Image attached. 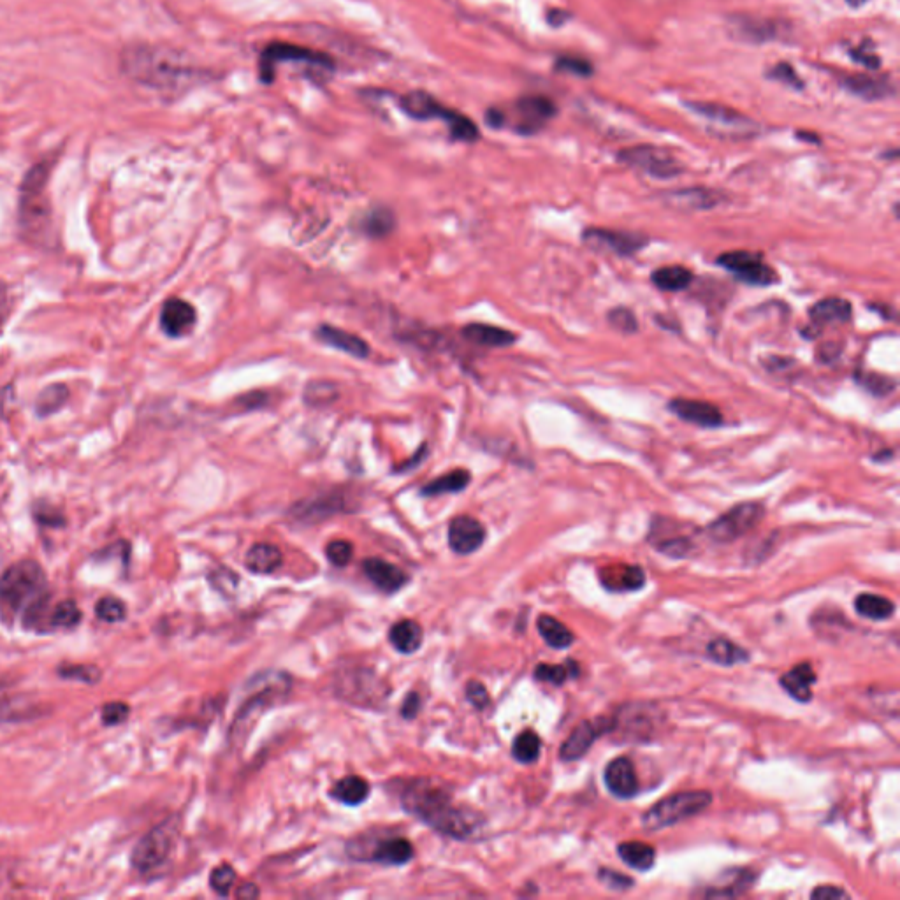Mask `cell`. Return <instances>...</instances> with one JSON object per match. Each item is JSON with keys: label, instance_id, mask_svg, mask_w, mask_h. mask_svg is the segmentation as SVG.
<instances>
[{"label": "cell", "instance_id": "obj_1", "mask_svg": "<svg viewBox=\"0 0 900 900\" xmlns=\"http://www.w3.org/2000/svg\"><path fill=\"white\" fill-rule=\"evenodd\" d=\"M401 804L408 813L435 828L436 832L459 841L472 839L473 834L482 827L479 813L468 807L454 806L452 793L428 777L412 779L405 784Z\"/></svg>", "mask_w": 900, "mask_h": 900}, {"label": "cell", "instance_id": "obj_2", "mask_svg": "<svg viewBox=\"0 0 900 900\" xmlns=\"http://www.w3.org/2000/svg\"><path fill=\"white\" fill-rule=\"evenodd\" d=\"M0 610L6 617L20 619L36 632H48L50 588L39 563L25 559L9 567L0 577Z\"/></svg>", "mask_w": 900, "mask_h": 900}, {"label": "cell", "instance_id": "obj_3", "mask_svg": "<svg viewBox=\"0 0 900 900\" xmlns=\"http://www.w3.org/2000/svg\"><path fill=\"white\" fill-rule=\"evenodd\" d=\"M122 69L132 80L157 90L180 87L189 74V69L171 53L145 44L124 51Z\"/></svg>", "mask_w": 900, "mask_h": 900}, {"label": "cell", "instance_id": "obj_4", "mask_svg": "<svg viewBox=\"0 0 900 900\" xmlns=\"http://www.w3.org/2000/svg\"><path fill=\"white\" fill-rule=\"evenodd\" d=\"M51 162L43 160L30 169L20 187V227L30 240H39L51 229V206L48 199Z\"/></svg>", "mask_w": 900, "mask_h": 900}, {"label": "cell", "instance_id": "obj_5", "mask_svg": "<svg viewBox=\"0 0 900 900\" xmlns=\"http://www.w3.org/2000/svg\"><path fill=\"white\" fill-rule=\"evenodd\" d=\"M400 106L408 117L415 120H442L449 127L450 136L456 141L472 143L479 138V129L470 118L459 111L447 108L426 92H410L401 97Z\"/></svg>", "mask_w": 900, "mask_h": 900}, {"label": "cell", "instance_id": "obj_6", "mask_svg": "<svg viewBox=\"0 0 900 900\" xmlns=\"http://www.w3.org/2000/svg\"><path fill=\"white\" fill-rule=\"evenodd\" d=\"M712 804V793L697 790V792H683L670 795L667 799L656 802L647 813L642 816V827L649 832L663 830L672 827L684 820H690L697 814L704 813Z\"/></svg>", "mask_w": 900, "mask_h": 900}, {"label": "cell", "instance_id": "obj_7", "mask_svg": "<svg viewBox=\"0 0 900 900\" xmlns=\"http://www.w3.org/2000/svg\"><path fill=\"white\" fill-rule=\"evenodd\" d=\"M176 837L175 820H167L150 830L132 851L131 864L139 874H148L166 862Z\"/></svg>", "mask_w": 900, "mask_h": 900}, {"label": "cell", "instance_id": "obj_8", "mask_svg": "<svg viewBox=\"0 0 900 900\" xmlns=\"http://www.w3.org/2000/svg\"><path fill=\"white\" fill-rule=\"evenodd\" d=\"M763 516H765V509H763L762 503H758V501L739 503V505H735L734 509L728 510L714 523L709 524L705 533H707V537L718 544H730L753 530L756 524L762 521Z\"/></svg>", "mask_w": 900, "mask_h": 900}, {"label": "cell", "instance_id": "obj_9", "mask_svg": "<svg viewBox=\"0 0 900 900\" xmlns=\"http://www.w3.org/2000/svg\"><path fill=\"white\" fill-rule=\"evenodd\" d=\"M282 62H301L306 66H315L319 69H333L334 62L331 57H327L320 51L310 50L305 46L291 43H273L264 48L259 62V74L264 83H271L275 80L276 67Z\"/></svg>", "mask_w": 900, "mask_h": 900}, {"label": "cell", "instance_id": "obj_10", "mask_svg": "<svg viewBox=\"0 0 900 900\" xmlns=\"http://www.w3.org/2000/svg\"><path fill=\"white\" fill-rule=\"evenodd\" d=\"M716 262L744 284L769 287L777 282L776 271L770 268L769 264H765L762 255L755 254V252H748V250L726 252V254L719 255Z\"/></svg>", "mask_w": 900, "mask_h": 900}, {"label": "cell", "instance_id": "obj_11", "mask_svg": "<svg viewBox=\"0 0 900 900\" xmlns=\"http://www.w3.org/2000/svg\"><path fill=\"white\" fill-rule=\"evenodd\" d=\"M336 691L343 700L354 702V705H371V707L384 702L385 697L391 693L389 686H385L382 679H378L371 670L363 668L340 675Z\"/></svg>", "mask_w": 900, "mask_h": 900}, {"label": "cell", "instance_id": "obj_12", "mask_svg": "<svg viewBox=\"0 0 900 900\" xmlns=\"http://www.w3.org/2000/svg\"><path fill=\"white\" fill-rule=\"evenodd\" d=\"M617 159L623 164L637 167L653 178L668 180L683 173V166L670 153L656 146H635L617 153Z\"/></svg>", "mask_w": 900, "mask_h": 900}, {"label": "cell", "instance_id": "obj_13", "mask_svg": "<svg viewBox=\"0 0 900 900\" xmlns=\"http://www.w3.org/2000/svg\"><path fill=\"white\" fill-rule=\"evenodd\" d=\"M269 681H271V675H268V681H266L268 684L255 688L257 691L252 695V698L248 700L247 704L241 707V711L238 712L234 725L231 726V734H245V730H248V728L252 726V723L255 721V716H257L259 712L266 711L268 707L275 704L278 698L291 690V679L285 674H276L275 677H273V683H269Z\"/></svg>", "mask_w": 900, "mask_h": 900}, {"label": "cell", "instance_id": "obj_14", "mask_svg": "<svg viewBox=\"0 0 900 900\" xmlns=\"http://www.w3.org/2000/svg\"><path fill=\"white\" fill-rule=\"evenodd\" d=\"M582 240L586 245L595 250L610 252L619 257H630L637 254L647 245L646 236L642 234L626 233V231H612V229H586L582 234Z\"/></svg>", "mask_w": 900, "mask_h": 900}, {"label": "cell", "instance_id": "obj_15", "mask_svg": "<svg viewBox=\"0 0 900 900\" xmlns=\"http://www.w3.org/2000/svg\"><path fill=\"white\" fill-rule=\"evenodd\" d=\"M614 728H616L614 719L600 718L595 721H581L579 725L575 726L574 732L567 741L561 744L559 758L563 762L579 760L588 753L596 739H600L603 734H609Z\"/></svg>", "mask_w": 900, "mask_h": 900}, {"label": "cell", "instance_id": "obj_16", "mask_svg": "<svg viewBox=\"0 0 900 900\" xmlns=\"http://www.w3.org/2000/svg\"><path fill=\"white\" fill-rule=\"evenodd\" d=\"M668 410L677 419L698 426V428L714 429L723 424L721 410L709 401L675 398L668 403Z\"/></svg>", "mask_w": 900, "mask_h": 900}, {"label": "cell", "instance_id": "obj_17", "mask_svg": "<svg viewBox=\"0 0 900 900\" xmlns=\"http://www.w3.org/2000/svg\"><path fill=\"white\" fill-rule=\"evenodd\" d=\"M688 108L695 115H700L705 120H709L712 125H718L719 129H728V131L732 132V136H735V134L748 136L749 131H755L756 125L753 122H749L748 118L742 117L739 111L726 108V106H721V104H714V102H690Z\"/></svg>", "mask_w": 900, "mask_h": 900}, {"label": "cell", "instance_id": "obj_18", "mask_svg": "<svg viewBox=\"0 0 900 900\" xmlns=\"http://www.w3.org/2000/svg\"><path fill=\"white\" fill-rule=\"evenodd\" d=\"M603 781L617 799L628 800L639 793V777L633 763L626 756L614 758L603 772Z\"/></svg>", "mask_w": 900, "mask_h": 900}, {"label": "cell", "instance_id": "obj_19", "mask_svg": "<svg viewBox=\"0 0 900 900\" xmlns=\"http://www.w3.org/2000/svg\"><path fill=\"white\" fill-rule=\"evenodd\" d=\"M486 540V528L475 517L459 516L449 526V545L458 554L479 551Z\"/></svg>", "mask_w": 900, "mask_h": 900}, {"label": "cell", "instance_id": "obj_20", "mask_svg": "<svg viewBox=\"0 0 900 900\" xmlns=\"http://www.w3.org/2000/svg\"><path fill=\"white\" fill-rule=\"evenodd\" d=\"M196 308L180 298L167 299L160 312V327L171 338L189 334L196 326Z\"/></svg>", "mask_w": 900, "mask_h": 900}, {"label": "cell", "instance_id": "obj_21", "mask_svg": "<svg viewBox=\"0 0 900 900\" xmlns=\"http://www.w3.org/2000/svg\"><path fill=\"white\" fill-rule=\"evenodd\" d=\"M517 115H519V132L531 134L537 131L549 118L556 115V106L547 97H524L517 102Z\"/></svg>", "mask_w": 900, "mask_h": 900}, {"label": "cell", "instance_id": "obj_22", "mask_svg": "<svg viewBox=\"0 0 900 900\" xmlns=\"http://www.w3.org/2000/svg\"><path fill=\"white\" fill-rule=\"evenodd\" d=\"M315 336L319 338L320 342L326 343L327 347L342 350L345 354L357 357V359H366V357L370 356L368 343L364 342L361 336L349 333V331H343V329L327 326L326 324V326H320L315 331Z\"/></svg>", "mask_w": 900, "mask_h": 900}, {"label": "cell", "instance_id": "obj_23", "mask_svg": "<svg viewBox=\"0 0 900 900\" xmlns=\"http://www.w3.org/2000/svg\"><path fill=\"white\" fill-rule=\"evenodd\" d=\"M363 570L364 574L368 575V579L385 593H396L408 582L405 572H401L400 568L394 567L392 563L384 561V559H364Z\"/></svg>", "mask_w": 900, "mask_h": 900}, {"label": "cell", "instance_id": "obj_24", "mask_svg": "<svg viewBox=\"0 0 900 900\" xmlns=\"http://www.w3.org/2000/svg\"><path fill=\"white\" fill-rule=\"evenodd\" d=\"M463 336L473 345L487 347V349L510 347L517 340L516 334L509 329L491 326V324H468L463 327Z\"/></svg>", "mask_w": 900, "mask_h": 900}, {"label": "cell", "instance_id": "obj_25", "mask_svg": "<svg viewBox=\"0 0 900 900\" xmlns=\"http://www.w3.org/2000/svg\"><path fill=\"white\" fill-rule=\"evenodd\" d=\"M814 683H816V674L809 663H800L781 677V686L784 691L800 704H807L813 700L811 688Z\"/></svg>", "mask_w": 900, "mask_h": 900}, {"label": "cell", "instance_id": "obj_26", "mask_svg": "<svg viewBox=\"0 0 900 900\" xmlns=\"http://www.w3.org/2000/svg\"><path fill=\"white\" fill-rule=\"evenodd\" d=\"M850 301L841 298L821 299L809 310L813 327L828 326V324H842L851 319Z\"/></svg>", "mask_w": 900, "mask_h": 900}, {"label": "cell", "instance_id": "obj_27", "mask_svg": "<svg viewBox=\"0 0 900 900\" xmlns=\"http://www.w3.org/2000/svg\"><path fill=\"white\" fill-rule=\"evenodd\" d=\"M282 551L273 544H255L248 549L245 565L252 574L268 575L282 567Z\"/></svg>", "mask_w": 900, "mask_h": 900}, {"label": "cell", "instance_id": "obj_28", "mask_svg": "<svg viewBox=\"0 0 900 900\" xmlns=\"http://www.w3.org/2000/svg\"><path fill=\"white\" fill-rule=\"evenodd\" d=\"M414 858V846L403 837H391L377 844L375 851H371L370 860L384 865L408 864Z\"/></svg>", "mask_w": 900, "mask_h": 900}, {"label": "cell", "instance_id": "obj_29", "mask_svg": "<svg viewBox=\"0 0 900 900\" xmlns=\"http://www.w3.org/2000/svg\"><path fill=\"white\" fill-rule=\"evenodd\" d=\"M389 640L396 651L403 654H412L422 646L424 640V632L421 625L415 623L412 619H401L396 625L392 626L389 632Z\"/></svg>", "mask_w": 900, "mask_h": 900}, {"label": "cell", "instance_id": "obj_30", "mask_svg": "<svg viewBox=\"0 0 900 900\" xmlns=\"http://www.w3.org/2000/svg\"><path fill=\"white\" fill-rule=\"evenodd\" d=\"M617 855L628 867L640 872L653 869L654 862H656V850L646 842H621L617 846Z\"/></svg>", "mask_w": 900, "mask_h": 900}, {"label": "cell", "instance_id": "obj_31", "mask_svg": "<svg viewBox=\"0 0 900 900\" xmlns=\"http://www.w3.org/2000/svg\"><path fill=\"white\" fill-rule=\"evenodd\" d=\"M602 581L603 586L612 591H637L646 584V575L640 567L609 568Z\"/></svg>", "mask_w": 900, "mask_h": 900}, {"label": "cell", "instance_id": "obj_32", "mask_svg": "<svg viewBox=\"0 0 900 900\" xmlns=\"http://www.w3.org/2000/svg\"><path fill=\"white\" fill-rule=\"evenodd\" d=\"M370 795V784L359 776L343 777L334 784L331 797L345 806H359Z\"/></svg>", "mask_w": 900, "mask_h": 900}, {"label": "cell", "instance_id": "obj_33", "mask_svg": "<svg viewBox=\"0 0 900 900\" xmlns=\"http://www.w3.org/2000/svg\"><path fill=\"white\" fill-rule=\"evenodd\" d=\"M667 201L684 210H709L718 206L719 194L707 189H684L668 194Z\"/></svg>", "mask_w": 900, "mask_h": 900}, {"label": "cell", "instance_id": "obj_34", "mask_svg": "<svg viewBox=\"0 0 900 900\" xmlns=\"http://www.w3.org/2000/svg\"><path fill=\"white\" fill-rule=\"evenodd\" d=\"M651 280L660 291L681 292L690 287L693 282V273L683 266H665V268L654 269Z\"/></svg>", "mask_w": 900, "mask_h": 900}, {"label": "cell", "instance_id": "obj_35", "mask_svg": "<svg viewBox=\"0 0 900 900\" xmlns=\"http://www.w3.org/2000/svg\"><path fill=\"white\" fill-rule=\"evenodd\" d=\"M537 626L540 637L552 649H567L575 642L574 633L570 632L563 623H559L556 617L540 616Z\"/></svg>", "mask_w": 900, "mask_h": 900}, {"label": "cell", "instance_id": "obj_36", "mask_svg": "<svg viewBox=\"0 0 900 900\" xmlns=\"http://www.w3.org/2000/svg\"><path fill=\"white\" fill-rule=\"evenodd\" d=\"M855 610L860 616L872 621H886L895 614V603L885 596L864 593L855 598Z\"/></svg>", "mask_w": 900, "mask_h": 900}, {"label": "cell", "instance_id": "obj_37", "mask_svg": "<svg viewBox=\"0 0 900 900\" xmlns=\"http://www.w3.org/2000/svg\"><path fill=\"white\" fill-rule=\"evenodd\" d=\"M470 480H472V475L468 470H463V468H459V470H452V472L447 473V475H442V477H438V479L433 480V482H429L426 486L422 487L421 493L424 496H440V494H449V493H459V491H463L470 484Z\"/></svg>", "mask_w": 900, "mask_h": 900}, {"label": "cell", "instance_id": "obj_38", "mask_svg": "<svg viewBox=\"0 0 900 900\" xmlns=\"http://www.w3.org/2000/svg\"><path fill=\"white\" fill-rule=\"evenodd\" d=\"M707 656L718 665L732 667L739 663H748L749 654L742 647L728 639H714L707 646Z\"/></svg>", "mask_w": 900, "mask_h": 900}, {"label": "cell", "instance_id": "obj_39", "mask_svg": "<svg viewBox=\"0 0 900 900\" xmlns=\"http://www.w3.org/2000/svg\"><path fill=\"white\" fill-rule=\"evenodd\" d=\"M81 610L73 600L59 602L51 609L48 617V632L51 630H71L80 625Z\"/></svg>", "mask_w": 900, "mask_h": 900}, {"label": "cell", "instance_id": "obj_40", "mask_svg": "<svg viewBox=\"0 0 900 900\" xmlns=\"http://www.w3.org/2000/svg\"><path fill=\"white\" fill-rule=\"evenodd\" d=\"M844 85L850 88L853 94L864 97L867 101H878L888 95L890 85L883 80H876L871 76H851L844 81Z\"/></svg>", "mask_w": 900, "mask_h": 900}, {"label": "cell", "instance_id": "obj_41", "mask_svg": "<svg viewBox=\"0 0 900 900\" xmlns=\"http://www.w3.org/2000/svg\"><path fill=\"white\" fill-rule=\"evenodd\" d=\"M570 677H572V679L579 677V665H577L574 660H568L567 665H547V663H540V665L535 668V679H537V681H542V683L561 686V684L567 683Z\"/></svg>", "mask_w": 900, "mask_h": 900}, {"label": "cell", "instance_id": "obj_42", "mask_svg": "<svg viewBox=\"0 0 900 900\" xmlns=\"http://www.w3.org/2000/svg\"><path fill=\"white\" fill-rule=\"evenodd\" d=\"M540 751H542V741L533 730H524L517 735L514 746H512V756L519 763L537 762Z\"/></svg>", "mask_w": 900, "mask_h": 900}, {"label": "cell", "instance_id": "obj_43", "mask_svg": "<svg viewBox=\"0 0 900 900\" xmlns=\"http://www.w3.org/2000/svg\"><path fill=\"white\" fill-rule=\"evenodd\" d=\"M394 224H396V220L391 211L385 210V208H375L364 217L363 229L373 238H380V236L391 233Z\"/></svg>", "mask_w": 900, "mask_h": 900}, {"label": "cell", "instance_id": "obj_44", "mask_svg": "<svg viewBox=\"0 0 900 900\" xmlns=\"http://www.w3.org/2000/svg\"><path fill=\"white\" fill-rule=\"evenodd\" d=\"M95 614L104 623H120L127 616L125 603L117 596H104L95 605Z\"/></svg>", "mask_w": 900, "mask_h": 900}, {"label": "cell", "instance_id": "obj_45", "mask_svg": "<svg viewBox=\"0 0 900 900\" xmlns=\"http://www.w3.org/2000/svg\"><path fill=\"white\" fill-rule=\"evenodd\" d=\"M857 380L858 384L862 385L865 391H869L874 396H879V398L892 394L895 391V387H897V382L892 377L872 373V371L858 375Z\"/></svg>", "mask_w": 900, "mask_h": 900}, {"label": "cell", "instance_id": "obj_46", "mask_svg": "<svg viewBox=\"0 0 900 900\" xmlns=\"http://www.w3.org/2000/svg\"><path fill=\"white\" fill-rule=\"evenodd\" d=\"M69 391L64 385H50L37 400V414L48 415L66 403Z\"/></svg>", "mask_w": 900, "mask_h": 900}, {"label": "cell", "instance_id": "obj_47", "mask_svg": "<svg viewBox=\"0 0 900 900\" xmlns=\"http://www.w3.org/2000/svg\"><path fill=\"white\" fill-rule=\"evenodd\" d=\"M59 675L62 679L94 684L101 679V670L94 665H62L59 668Z\"/></svg>", "mask_w": 900, "mask_h": 900}, {"label": "cell", "instance_id": "obj_48", "mask_svg": "<svg viewBox=\"0 0 900 900\" xmlns=\"http://www.w3.org/2000/svg\"><path fill=\"white\" fill-rule=\"evenodd\" d=\"M234 881H236V871H234L231 865H218L213 869L210 876V885L213 888V892H217L218 895H229V892L233 890Z\"/></svg>", "mask_w": 900, "mask_h": 900}, {"label": "cell", "instance_id": "obj_49", "mask_svg": "<svg viewBox=\"0 0 900 900\" xmlns=\"http://www.w3.org/2000/svg\"><path fill=\"white\" fill-rule=\"evenodd\" d=\"M607 317H609L610 326L617 329L619 333L633 334L637 333V329H639L637 317L633 315L632 310L623 308V306H617L614 310H610Z\"/></svg>", "mask_w": 900, "mask_h": 900}, {"label": "cell", "instance_id": "obj_50", "mask_svg": "<svg viewBox=\"0 0 900 900\" xmlns=\"http://www.w3.org/2000/svg\"><path fill=\"white\" fill-rule=\"evenodd\" d=\"M326 554L334 567H347L354 558V545L347 540H334L327 545Z\"/></svg>", "mask_w": 900, "mask_h": 900}, {"label": "cell", "instance_id": "obj_51", "mask_svg": "<svg viewBox=\"0 0 900 900\" xmlns=\"http://www.w3.org/2000/svg\"><path fill=\"white\" fill-rule=\"evenodd\" d=\"M129 714H131L129 705L124 702H109L102 707V723L108 726L122 725L125 719L129 718Z\"/></svg>", "mask_w": 900, "mask_h": 900}, {"label": "cell", "instance_id": "obj_52", "mask_svg": "<svg viewBox=\"0 0 900 900\" xmlns=\"http://www.w3.org/2000/svg\"><path fill=\"white\" fill-rule=\"evenodd\" d=\"M598 879H600V883L603 886H607L609 890H616V892H625V890H630L635 885V881L632 878L612 871V869H600L598 871Z\"/></svg>", "mask_w": 900, "mask_h": 900}, {"label": "cell", "instance_id": "obj_53", "mask_svg": "<svg viewBox=\"0 0 900 900\" xmlns=\"http://www.w3.org/2000/svg\"><path fill=\"white\" fill-rule=\"evenodd\" d=\"M305 398L308 403H313V405L331 403L336 398V389H334V385L326 384V382L310 384L308 389H306Z\"/></svg>", "mask_w": 900, "mask_h": 900}, {"label": "cell", "instance_id": "obj_54", "mask_svg": "<svg viewBox=\"0 0 900 900\" xmlns=\"http://www.w3.org/2000/svg\"><path fill=\"white\" fill-rule=\"evenodd\" d=\"M466 698L479 711H484L487 705L491 704V697L487 693L486 686L479 681H470L466 684Z\"/></svg>", "mask_w": 900, "mask_h": 900}, {"label": "cell", "instance_id": "obj_55", "mask_svg": "<svg viewBox=\"0 0 900 900\" xmlns=\"http://www.w3.org/2000/svg\"><path fill=\"white\" fill-rule=\"evenodd\" d=\"M561 73L575 74V76H589L593 73V67L589 62L575 57H561L556 64Z\"/></svg>", "mask_w": 900, "mask_h": 900}, {"label": "cell", "instance_id": "obj_56", "mask_svg": "<svg viewBox=\"0 0 900 900\" xmlns=\"http://www.w3.org/2000/svg\"><path fill=\"white\" fill-rule=\"evenodd\" d=\"M770 78H772V80L781 81V83L788 85V87H802V81H800L799 76L793 71V67L788 66V64H779V66L774 67V69L770 71Z\"/></svg>", "mask_w": 900, "mask_h": 900}, {"label": "cell", "instance_id": "obj_57", "mask_svg": "<svg viewBox=\"0 0 900 900\" xmlns=\"http://www.w3.org/2000/svg\"><path fill=\"white\" fill-rule=\"evenodd\" d=\"M850 895L844 892L839 886H818L811 893V899L832 900V899H848Z\"/></svg>", "mask_w": 900, "mask_h": 900}, {"label": "cell", "instance_id": "obj_58", "mask_svg": "<svg viewBox=\"0 0 900 900\" xmlns=\"http://www.w3.org/2000/svg\"><path fill=\"white\" fill-rule=\"evenodd\" d=\"M421 709V697L412 691V693H408L407 698H405V702H403V707H401V714H403V718L405 719H414L417 716V712Z\"/></svg>", "mask_w": 900, "mask_h": 900}, {"label": "cell", "instance_id": "obj_59", "mask_svg": "<svg viewBox=\"0 0 900 900\" xmlns=\"http://www.w3.org/2000/svg\"><path fill=\"white\" fill-rule=\"evenodd\" d=\"M851 55H853V59L860 62V64L867 67V69H876V67H879L878 55H874V53H872L871 50H867V48L853 50L851 51Z\"/></svg>", "mask_w": 900, "mask_h": 900}, {"label": "cell", "instance_id": "obj_60", "mask_svg": "<svg viewBox=\"0 0 900 900\" xmlns=\"http://www.w3.org/2000/svg\"><path fill=\"white\" fill-rule=\"evenodd\" d=\"M261 895L259 892V888L257 886L252 885V883H248V885H243L238 888V892H236V897L238 899H257Z\"/></svg>", "mask_w": 900, "mask_h": 900}, {"label": "cell", "instance_id": "obj_61", "mask_svg": "<svg viewBox=\"0 0 900 900\" xmlns=\"http://www.w3.org/2000/svg\"><path fill=\"white\" fill-rule=\"evenodd\" d=\"M8 310H9L8 291H6V287H2V285H0V324H2V320L6 319V315H8Z\"/></svg>", "mask_w": 900, "mask_h": 900}, {"label": "cell", "instance_id": "obj_62", "mask_svg": "<svg viewBox=\"0 0 900 900\" xmlns=\"http://www.w3.org/2000/svg\"><path fill=\"white\" fill-rule=\"evenodd\" d=\"M865 2H867V0H848V4H850V6H853V8H860V6H864Z\"/></svg>", "mask_w": 900, "mask_h": 900}]
</instances>
